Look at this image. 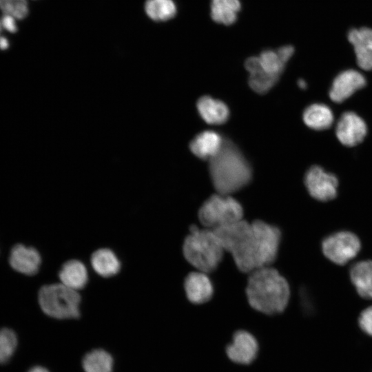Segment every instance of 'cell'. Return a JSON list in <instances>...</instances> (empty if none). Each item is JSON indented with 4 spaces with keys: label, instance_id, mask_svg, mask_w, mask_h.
Returning <instances> with one entry per match:
<instances>
[{
    "label": "cell",
    "instance_id": "6da1fadb",
    "mask_svg": "<svg viewBox=\"0 0 372 372\" xmlns=\"http://www.w3.org/2000/svg\"><path fill=\"white\" fill-rule=\"evenodd\" d=\"M250 306L261 313L273 315L287 307L290 289L287 280L271 266L258 268L251 272L246 287Z\"/></svg>",
    "mask_w": 372,
    "mask_h": 372
},
{
    "label": "cell",
    "instance_id": "7a4b0ae2",
    "mask_svg": "<svg viewBox=\"0 0 372 372\" xmlns=\"http://www.w3.org/2000/svg\"><path fill=\"white\" fill-rule=\"evenodd\" d=\"M209 169L214 187L220 194L229 195L240 190L251 178L249 163L228 139H224L218 154L209 160Z\"/></svg>",
    "mask_w": 372,
    "mask_h": 372
},
{
    "label": "cell",
    "instance_id": "3957f363",
    "mask_svg": "<svg viewBox=\"0 0 372 372\" xmlns=\"http://www.w3.org/2000/svg\"><path fill=\"white\" fill-rule=\"evenodd\" d=\"M213 230L240 271L251 273L259 268L258 242L251 223L242 219Z\"/></svg>",
    "mask_w": 372,
    "mask_h": 372
},
{
    "label": "cell",
    "instance_id": "277c9868",
    "mask_svg": "<svg viewBox=\"0 0 372 372\" xmlns=\"http://www.w3.org/2000/svg\"><path fill=\"white\" fill-rule=\"evenodd\" d=\"M189 230L183 245L185 258L197 270L207 273L212 272L225 251L219 238L211 229H199L192 225Z\"/></svg>",
    "mask_w": 372,
    "mask_h": 372
},
{
    "label": "cell",
    "instance_id": "5b68a950",
    "mask_svg": "<svg viewBox=\"0 0 372 372\" xmlns=\"http://www.w3.org/2000/svg\"><path fill=\"white\" fill-rule=\"evenodd\" d=\"M39 306L44 313L56 319L77 318L81 296L78 291L62 283L43 286L38 293Z\"/></svg>",
    "mask_w": 372,
    "mask_h": 372
},
{
    "label": "cell",
    "instance_id": "8992f818",
    "mask_svg": "<svg viewBox=\"0 0 372 372\" xmlns=\"http://www.w3.org/2000/svg\"><path fill=\"white\" fill-rule=\"evenodd\" d=\"M240 203L229 195L214 194L198 211V219L204 227L214 229L242 219Z\"/></svg>",
    "mask_w": 372,
    "mask_h": 372
},
{
    "label": "cell",
    "instance_id": "52a82bcc",
    "mask_svg": "<svg viewBox=\"0 0 372 372\" xmlns=\"http://www.w3.org/2000/svg\"><path fill=\"white\" fill-rule=\"evenodd\" d=\"M361 242L353 232L340 231L326 237L322 242L324 256L332 262L344 265L360 252Z\"/></svg>",
    "mask_w": 372,
    "mask_h": 372
},
{
    "label": "cell",
    "instance_id": "ba28073f",
    "mask_svg": "<svg viewBox=\"0 0 372 372\" xmlns=\"http://www.w3.org/2000/svg\"><path fill=\"white\" fill-rule=\"evenodd\" d=\"M258 241L259 268L271 266L276 258L281 239L280 229L262 220L251 223Z\"/></svg>",
    "mask_w": 372,
    "mask_h": 372
},
{
    "label": "cell",
    "instance_id": "9c48e42d",
    "mask_svg": "<svg viewBox=\"0 0 372 372\" xmlns=\"http://www.w3.org/2000/svg\"><path fill=\"white\" fill-rule=\"evenodd\" d=\"M304 183L309 194L320 201H329L337 196L338 180L335 175L314 165L307 172Z\"/></svg>",
    "mask_w": 372,
    "mask_h": 372
},
{
    "label": "cell",
    "instance_id": "30bf717a",
    "mask_svg": "<svg viewBox=\"0 0 372 372\" xmlns=\"http://www.w3.org/2000/svg\"><path fill=\"white\" fill-rule=\"evenodd\" d=\"M366 133L367 127L364 121L353 112L343 113L335 127L338 141L347 147H353L360 143Z\"/></svg>",
    "mask_w": 372,
    "mask_h": 372
},
{
    "label": "cell",
    "instance_id": "8fae6325",
    "mask_svg": "<svg viewBox=\"0 0 372 372\" xmlns=\"http://www.w3.org/2000/svg\"><path fill=\"white\" fill-rule=\"evenodd\" d=\"M258 351V344L256 338L249 332L239 330L234 333L231 343L226 347L229 358L234 362L249 364L256 358Z\"/></svg>",
    "mask_w": 372,
    "mask_h": 372
},
{
    "label": "cell",
    "instance_id": "7c38bea8",
    "mask_svg": "<svg viewBox=\"0 0 372 372\" xmlns=\"http://www.w3.org/2000/svg\"><path fill=\"white\" fill-rule=\"evenodd\" d=\"M364 76L354 70L340 72L333 80L329 97L335 103H342L366 85Z\"/></svg>",
    "mask_w": 372,
    "mask_h": 372
},
{
    "label": "cell",
    "instance_id": "4fadbf2b",
    "mask_svg": "<svg viewBox=\"0 0 372 372\" xmlns=\"http://www.w3.org/2000/svg\"><path fill=\"white\" fill-rule=\"evenodd\" d=\"M8 260L14 270L24 275L34 276L39 270L41 257L35 248L17 244L11 249Z\"/></svg>",
    "mask_w": 372,
    "mask_h": 372
},
{
    "label": "cell",
    "instance_id": "5bb4252c",
    "mask_svg": "<svg viewBox=\"0 0 372 372\" xmlns=\"http://www.w3.org/2000/svg\"><path fill=\"white\" fill-rule=\"evenodd\" d=\"M184 288L187 299L196 304L207 302L214 293L213 285L207 273L198 270L186 276Z\"/></svg>",
    "mask_w": 372,
    "mask_h": 372
},
{
    "label": "cell",
    "instance_id": "9a60e30c",
    "mask_svg": "<svg viewBox=\"0 0 372 372\" xmlns=\"http://www.w3.org/2000/svg\"><path fill=\"white\" fill-rule=\"evenodd\" d=\"M348 39L353 46L359 67L364 70H372V29H352Z\"/></svg>",
    "mask_w": 372,
    "mask_h": 372
},
{
    "label": "cell",
    "instance_id": "2e32d148",
    "mask_svg": "<svg viewBox=\"0 0 372 372\" xmlns=\"http://www.w3.org/2000/svg\"><path fill=\"white\" fill-rule=\"evenodd\" d=\"M245 67L249 74V85L258 94H266L278 81L279 76L270 74L262 69L258 56L248 58Z\"/></svg>",
    "mask_w": 372,
    "mask_h": 372
},
{
    "label": "cell",
    "instance_id": "e0dca14e",
    "mask_svg": "<svg viewBox=\"0 0 372 372\" xmlns=\"http://www.w3.org/2000/svg\"><path fill=\"white\" fill-rule=\"evenodd\" d=\"M224 139L214 131L207 130L197 134L190 142L189 149L197 157L203 160H210L220 149Z\"/></svg>",
    "mask_w": 372,
    "mask_h": 372
},
{
    "label": "cell",
    "instance_id": "ac0fdd59",
    "mask_svg": "<svg viewBox=\"0 0 372 372\" xmlns=\"http://www.w3.org/2000/svg\"><path fill=\"white\" fill-rule=\"evenodd\" d=\"M196 107L200 117L209 124H223L229 116L226 104L209 96L200 97L196 103Z\"/></svg>",
    "mask_w": 372,
    "mask_h": 372
},
{
    "label": "cell",
    "instance_id": "d6986e66",
    "mask_svg": "<svg viewBox=\"0 0 372 372\" xmlns=\"http://www.w3.org/2000/svg\"><path fill=\"white\" fill-rule=\"evenodd\" d=\"M61 283L76 291L83 289L88 281V273L85 265L72 259L65 262L59 272Z\"/></svg>",
    "mask_w": 372,
    "mask_h": 372
},
{
    "label": "cell",
    "instance_id": "ffe728a7",
    "mask_svg": "<svg viewBox=\"0 0 372 372\" xmlns=\"http://www.w3.org/2000/svg\"><path fill=\"white\" fill-rule=\"evenodd\" d=\"M350 278L358 293L363 298L372 300V260H362L350 269Z\"/></svg>",
    "mask_w": 372,
    "mask_h": 372
},
{
    "label": "cell",
    "instance_id": "44dd1931",
    "mask_svg": "<svg viewBox=\"0 0 372 372\" xmlns=\"http://www.w3.org/2000/svg\"><path fill=\"white\" fill-rule=\"evenodd\" d=\"M91 265L99 276L108 278L116 275L121 269V262L113 251L107 248L96 250L91 256Z\"/></svg>",
    "mask_w": 372,
    "mask_h": 372
},
{
    "label": "cell",
    "instance_id": "7402d4cb",
    "mask_svg": "<svg viewBox=\"0 0 372 372\" xmlns=\"http://www.w3.org/2000/svg\"><path fill=\"white\" fill-rule=\"evenodd\" d=\"M302 118L306 125L315 130L329 128L334 119L331 110L322 103L308 106L303 112Z\"/></svg>",
    "mask_w": 372,
    "mask_h": 372
},
{
    "label": "cell",
    "instance_id": "603a6c76",
    "mask_svg": "<svg viewBox=\"0 0 372 372\" xmlns=\"http://www.w3.org/2000/svg\"><path fill=\"white\" fill-rule=\"evenodd\" d=\"M210 8L214 21L229 25L236 22L241 4L239 0H211Z\"/></svg>",
    "mask_w": 372,
    "mask_h": 372
},
{
    "label": "cell",
    "instance_id": "cb8c5ba5",
    "mask_svg": "<svg viewBox=\"0 0 372 372\" xmlns=\"http://www.w3.org/2000/svg\"><path fill=\"white\" fill-rule=\"evenodd\" d=\"M82 366L85 372H113L114 360L108 352L97 349L85 355Z\"/></svg>",
    "mask_w": 372,
    "mask_h": 372
},
{
    "label": "cell",
    "instance_id": "d4e9b609",
    "mask_svg": "<svg viewBox=\"0 0 372 372\" xmlns=\"http://www.w3.org/2000/svg\"><path fill=\"white\" fill-rule=\"evenodd\" d=\"M145 11L152 20L160 22L173 19L177 8L173 0H146Z\"/></svg>",
    "mask_w": 372,
    "mask_h": 372
},
{
    "label": "cell",
    "instance_id": "484cf974",
    "mask_svg": "<svg viewBox=\"0 0 372 372\" xmlns=\"http://www.w3.org/2000/svg\"><path fill=\"white\" fill-rule=\"evenodd\" d=\"M258 57L261 66L265 72L280 77L287 63L281 58L277 50H263Z\"/></svg>",
    "mask_w": 372,
    "mask_h": 372
},
{
    "label": "cell",
    "instance_id": "4316f807",
    "mask_svg": "<svg viewBox=\"0 0 372 372\" xmlns=\"http://www.w3.org/2000/svg\"><path fill=\"white\" fill-rule=\"evenodd\" d=\"M17 346V338L12 329H0V364H6L12 357Z\"/></svg>",
    "mask_w": 372,
    "mask_h": 372
},
{
    "label": "cell",
    "instance_id": "83f0119b",
    "mask_svg": "<svg viewBox=\"0 0 372 372\" xmlns=\"http://www.w3.org/2000/svg\"><path fill=\"white\" fill-rule=\"evenodd\" d=\"M0 9L17 19H24L28 14L27 0H0Z\"/></svg>",
    "mask_w": 372,
    "mask_h": 372
},
{
    "label": "cell",
    "instance_id": "f1b7e54d",
    "mask_svg": "<svg viewBox=\"0 0 372 372\" xmlns=\"http://www.w3.org/2000/svg\"><path fill=\"white\" fill-rule=\"evenodd\" d=\"M358 324L365 333L372 336V306L361 312L358 318Z\"/></svg>",
    "mask_w": 372,
    "mask_h": 372
},
{
    "label": "cell",
    "instance_id": "f546056e",
    "mask_svg": "<svg viewBox=\"0 0 372 372\" xmlns=\"http://www.w3.org/2000/svg\"><path fill=\"white\" fill-rule=\"evenodd\" d=\"M1 25L3 29L9 31L11 33H14L17 31L15 18L12 15L3 14L1 19Z\"/></svg>",
    "mask_w": 372,
    "mask_h": 372
},
{
    "label": "cell",
    "instance_id": "4dcf8cb0",
    "mask_svg": "<svg viewBox=\"0 0 372 372\" xmlns=\"http://www.w3.org/2000/svg\"><path fill=\"white\" fill-rule=\"evenodd\" d=\"M9 47V41L5 37H0V49L6 50Z\"/></svg>",
    "mask_w": 372,
    "mask_h": 372
},
{
    "label": "cell",
    "instance_id": "1f68e13d",
    "mask_svg": "<svg viewBox=\"0 0 372 372\" xmlns=\"http://www.w3.org/2000/svg\"><path fill=\"white\" fill-rule=\"evenodd\" d=\"M28 372H49V371L41 366H34L30 369Z\"/></svg>",
    "mask_w": 372,
    "mask_h": 372
},
{
    "label": "cell",
    "instance_id": "d6a6232c",
    "mask_svg": "<svg viewBox=\"0 0 372 372\" xmlns=\"http://www.w3.org/2000/svg\"><path fill=\"white\" fill-rule=\"evenodd\" d=\"M298 85L300 88L301 89H306L307 88V83L304 80L300 79L298 81Z\"/></svg>",
    "mask_w": 372,
    "mask_h": 372
},
{
    "label": "cell",
    "instance_id": "836d02e7",
    "mask_svg": "<svg viewBox=\"0 0 372 372\" xmlns=\"http://www.w3.org/2000/svg\"><path fill=\"white\" fill-rule=\"evenodd\" d=\"M2 30H3V27H2L1 19H0V34L1 33ZM0 37H1V36L0 35Z\"/></svg>",
    "mask_w": 372,
    "mask_h": 372
}]
</instances>
